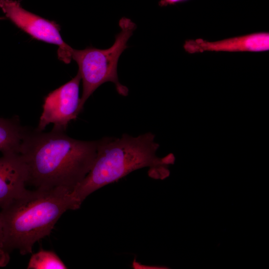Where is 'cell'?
Instances as JSON below:
<instances>
[{"label":"cell","mask_w":269,"mask_h":269,"mask_svg":"<svg viewBox=\"0 0 269 269\" xmlns=\"http://www.w3.org/2000/svg\"><path fill=\"white\" fill-rule=\"evenodd\" d=\"M101 141L26 129L19 153L27 166V183L36 188L62 187L71 192L89 172Z\"/></svg>","instance_id":"6da1fadb"},{"label":"cell","mask_w":269,"mask_h":269,"mask_svg":"<svg viewBox=\"0 0 269 269\" xmlns=\"http://www.w3.org/2000/svg\"><path fill=\"white\" fill-rule=\"evenodd\" d=\"M159 147L150 132L135 137L123 134L119 138H102L89 172L70 193L76 209L94 192L137 169L148 167L149 175L156 179L168 176V167L174 164L175 156L169 153L158 157Z\"/></svg>","instance_id":"7a4b0ae2"},{"label":"cell","mask_w":269,"mask_h":269,"mask_svg":"<svg viewBox=\"0 0 269 269\" xmlns=\"http://www.w3.org/2000/svg\"><path fill=\"white\" fill-rule=\"evenodd\" d=\"M69 190L62 187L26 190L1 209L0 255L17 250L31 254L34 244L49 235L66 211L76 210Z\"/></svg>","instance_id":"3957f363"},{"label":"cell","mask_w":269,"mask_h":269,"mask_svg":"<svg viewBox=\"0 0 269 269\" xmlns=\"http://www.w3.org/2000/svg\"><path fill=\"white\" fill-rule=\"evenodd\" d=\"M119 25L121 30L110 48L101 49L90 46L82 50L73 49L72 58L78 64V72L82 81L83 92L80 98L82 110L90 96L106 82L113 83L120 95L126 96L128 94V88L119 81L117 66L119 58L128 47L127 42L136 25L125 17L120 19Z\"/></svg>","instance_id":"277c9868"},{"label":"cell","mask_w":269,"mask_h":269,"mask_svg":"<svg viewBox=\"0 0 269 269\" xmlns=\"http://www.w3.org/2000/svg\"><path fill=\"white\" fill-rule=\"evenodd\" d=\"M0 9L16 26L32 38L58 46V58L65 63L71 62L73 49L63 40L56 22L27 11L16 0H0Z\"/></svg>","instance_id":"5b68a950"},{"label":"cell","mask_w":269,"mask_h":269,"mask_svg":"<svg viewBox=\"0 0 269 269\" xmlns=\"http://www.w3.org/2000/svg\"><path fill=\"white\" fill-rule=\"evenodd\" d=\"M81 80L78 72L70 81L47 95L36 130L43 131L47 125L53 124L52 131L65 132L70 122L82 111L79 98Z\"/></svg>","instance_id":"8992f818"},{"label":"cell","mask_w":269,"mask_h":269,"mask_svg":"<svg viewBox=\"0 0 269 269\" xmlns=\"http://www.w3.org/2000/svg\"><path fill=\"white\" fill-rule=\"evenodd\" d=\"M183 48L190 54L205 51H265L269 49V33L256 32L216 41H209L201 38L189 39L185 42Z\"/></svg>","instance_id":"52a82bcc"},{"label":"cell","mask_w":269,"mask_h":269,"mask_svg":"<svg viewBox=\"0 0 269 269\" xmlns=\"http://www.w3.org/2000/svg\"><path fill=\"white\" fill-rule=\"evenodd\" d=\"M27 166L17 152L2 154L0 157V208L20 196L27 189Z\"/></svg>","instance_id":"ba28073f"},{"label":"cell","mask_w":269,"mask_h":269,"mask_svg":"<svg viewBox=\"0 0 269 269\" xmlns=\"http://www.w3.org/2000/svg\"><path fill=\"white\" fill-rule=\"evenodd\" d=\"M25 130L17 119L0 118V151L19 153Z\"/></svg>","instance_id":"9c48e42d"},{"label":"cell","mask_w":269,"mask_h":269,"mask_svg":"<svg viewBox=\"0 0 269 269\" xmlns=\"http://www.w3.org/2000/svg\"><path fill=\"white\" fill-rule=\"evenodd\" d=\"M27 268L29 269H65L67 268L54 252L41 249L31 256Z\"/></svg>","instance_id":"30bf717a"},{"label":"cell","mask_w":269,"mask_h":269,"mask_svg":"<svg viewBox=\"0 0 269 269\" xmlns=\"http://www.w3.org/2000/svg\"><path fill=\"white\" fill-rule=\"evenodd\" d=\"M187 0H160L158 4L160 6H166L168 5H173Z\"/></svg>","instance_id":"8fae6325"},{"label":"cell","mask_w":269,"mask_h":269,"mask_svg":"<svg viewBox=\"0 0 269 269\" xmlns=\"http://www.w3.org/2000/svg\"><path fill=\"white\" fill-rule=\"evenodd\" d=\"M2 245V231L1 224L0 221V251Z\"/></svg>","instance_id":"7c38bea8"}]
</instances>
